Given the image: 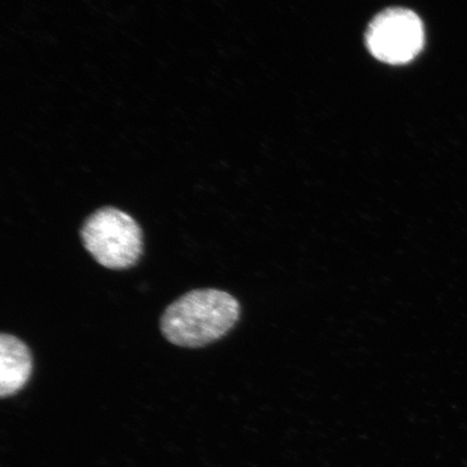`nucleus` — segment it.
<instances>
[{
	"mask_svg": "<svg viewBox=\"0 0 467 467\" xmlns=\"http://www.w3.org/2000/svg\"><path fill=\"white\" fill-rule=\"evenodd\" d=\"M239 317L241 306L229 292L195 289L167 306L161 317V331L173 346L200 348L229 334Z\"/></svg>",
	"mask_w": 467,
	"mask_h": 467,
	"instance_id": "nucleus-1",
	"label": "nucleus"
},
{
	"mask_svg": "<svg viewBox=\"0 0 467 467\" xmlns=\"http://www.w3.org/2000/svg\"><path fill=\"white\" fill-rule=\"evenodd\" d=\"M83 246L93 259L109 270H128L143 254V232L130 214L115 207L92 213L80 227Z\"/></svg>",
	"mask_w": 467,
	"mask_h": 467,
	"instance_id": "nucleus-2",
	"label": "nucleus"
},
{
	"mask_svg": "<svg viewBox=\"0 0 467 467\" xmlns=\"http://www.w3.org/2000/svg\"><path fill=\"white\" fill-rule=\"evenodd\" d=\"M365 40L368 50L379 61L402 66L411 62L423 50V22L411 10L387 9L371 21Z\"/></svg>",
	"mask_w": 467,
	"mask_h": 467,
	"instance_id": "nucleus-3",
	"label": "nucleus"
},
{
	"mask_svg": "<svg viewBox=\"0 0 467 467\" xmlns=\"http://www.w3.org/2000/svg\"><path fill=\"white\" fill-rule=\"evenodd\" d=\"M31 349L21 338L9 334L0 336V394L15 395L26 387L33 372Z\"/></svg>",
	"mask_w": 467,
	"mask_h": 467,
	"instance_id": "nucleus-4",
	"label": "nucleus"
}]
</instances>
